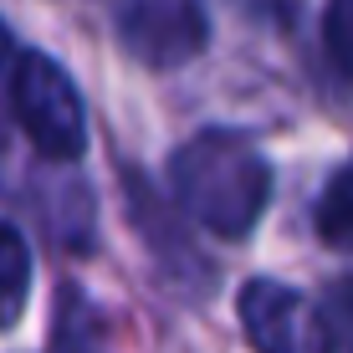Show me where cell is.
Listing matches in <instances>:
<instances>
[{"instance_id": "obj_7", "label": "cell", "mask_w": 353, "mask_h": 353, "mask_svg": "<svg viewBox=\"0 0 353 353\" xmlns=\"http://www.w3.org/2000/svg\"><path fill=\"white\" fill-rule=\"evenodd\" d=\"M323 46H327V62L353 82V0H327V10H323Z\"/></svg>"}, {"instance_id": "obj_2", "label": "cell", "mask_w": 353, "mask_h": 353, "mask_svg": "<svg viewBox=\"0 0 353 353\" xmlns=\"http://www.w3.org/2000/svg\"><path fill=\"white\" fill-rule=\"evenodd\" d=\"M10 108L16 123L31 139V149L52 164H72L88 154V108L67 67H57L46 52H21L10 77Z\"/></svg>"}, {"instance_id": "obj_4", "label": "cell", "mask_w": 353, "mask_h": 353, "mask_svg": "<svg viewBox=\"0 0 353 353\" xmlns=\"http://www.w3.org/2000/svg\"><path fill=\"white\" fill-rule=\"evenodd\" d=\"M205 6L200 0H123L118 36L139 62L149 67H179L200 57L205 46Z\"/></svg>"}, {"instance_id": "obj_6", "label": "cell", "mask_w": 353, "mask_h": 353, "mask_svg": "<svg viewBox=\"0 0 353 353\" xmlns=\"http://www.w3.org/2000/svg\"><path fill=\"white\" fill-rule=\"evenodd\" d=\"M312 225L327 246L353 251V159L343 169H333V179L318 194V210H312Z\"/></svg>"}, {"instance_id": "obj_8", "label": "cell", "mask_w": 353, "mask_h": 353, "mask_svg": "<svg viewBox=\"0 0 353 353\" xmlns=\"http://www.w3.org/2000/svg\"><path fill=\"white\" fill-rule=\"evenodd\" d=\"M327 323H333V333H338V348L353 353V276L333 287V297H327Z\"/></svg>"}, {"instance_id": "obj_3", "label": "cell", "mask_w": 353, "mask_h": 353, "mask_svg": "<svg viewBox=\"0 0 353 353\" xmlns=\"http://www.w3.org/2000/svg\"><path fill=\"white\" fill-rule=\"evenodd\" d=\"M236 312L256 353H338L333 323L282 282H266V276L246 282L236 297Z\"/></svg>"}, {"instance_id": "obj_1", "label": "cell", "mask_w": 353, "mask_h": 353, "mask_svg": "<svg viewBox=\"0 0 353 353\" xmlns=\"http://www.w3.org/2000/svg\"><path fill=\"white\" fill-rule=\"evenodd\" d=\"M169 190L210 236L241 241L272 205V164L236 128H200L169 154Z\"/></svg>"}, {"instance_id": "obj_5", "label": "cell", "mask_w": 353, "mask_h": 353, "mask_svg": "<svg viewBox=\"0 0 353 353\" xmlns=\"http://www.w3.org/2000/svg\"><path fill=\"white\" fill-rule=\"evenodd\" d=\"M26 297H31V251L16 225L0 221V333L21 323Z\"/></svg>"}, {"instance_id": "obj_9", "label": "cell", "mask_w": 353, "mask_h": 353, "mask_svg": "<svg viewBox=\"0 0 353 353\" xmlns=\"http://www.w3.org/2000/svg\"><path fill=\"white\" fill-rule=\"evenodd\" d=\"M16 62H21L16 36H10V31H6V21H0V88H10V77H16Z\"/></svg>"}]
</instances>
